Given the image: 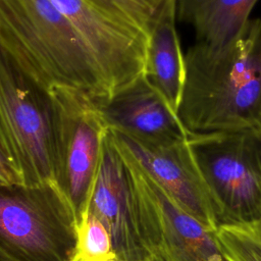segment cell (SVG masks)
Wrapping results in <instances>:
<instances>
[{
    "label": "cell",
    "instance_id": "4fadbf2b",
    "mask_svg": "<svg viewBox=\"0 0 261 261\" xmlns=\"http://www.w3.org/2000/svg\"><path fill=\"white\" fill-rule=\"evenodd\" d=\"M258 0H176V17L194 29L197 41L223 48L236 41Z\"/></svg>",
    "mask_w": 261,
    "mask_h": 261
},
{
    "label": "cell",
    "instance_id": "52a82bcc",
    "mask_svg": "<svg viewBox=\"0 0 261 261\" xmlns=\"http://www.w3.org/2000/svg\"><path fill=\"white\" fill-rule=\"evenodd\" d=\"M51 107L56 180L79 218L99 164L108 127L96 101L63 87L48 92Z\"/></svg>",
    "mask_w": 261,
    "mask_h": 261
},
{
    "label": "cell",
    "instance_id": "5bb4252c",
    "mask_svg": "<svg viewBox=\"0 0 261 261\" xmlns=\"http://www.w3.org/2000/svg\"><path fill=\"white\" fill-rule=\"evenodd\" d=\"M117 255L107 227L86 204L79 215L75 246L69 261H116Z\"/></svg>",
    "mask_w": 261,
    "mask_h": 261
},
{
    "label": "cell",
    "instance_id": "5b68a950",
    "mask_svg": "<svg viewBox=\"0 0 261 261\" xmlns=\"http://www.w3.org/2000/svg\"><path fill=\"white\" fill-rule=\"evenodd\" d=\"M0 147L23 186L57 182L49 97L1 48Z\"/></svg>",
    "mask_w": 261,
    "mask_h": 261
},
{
    "label": "cell",
    "instance_id": "7c38bea8",
    "mask_svg": "<svg viewBox=\"0 0 261 261\" xmlns=\"http://www.w3.org/2000/svg\"><path fill=\"white\" fill-rule=\"evenodd\" d=\"M176 0H166L149 32L144 69L146 79L175 112L185 83V54L176 32Z\"/></svg>",
    "mask_w": 261,
    "mask_h": 261
},
{
    "label": "cell",
    "instance_id": "30bf717a",
    "mask_svg": "<svg viewBox=\"0 0 261 261\" xmlns=\"http://www.w3.org/2000/svg\"><path fill=\"white\" fill-rule=\"evenodd\" d=\"M86 204L109 230L118 260L141 261L150 256L137 226L125 161L109 129Z\"/></svg>",
    "mask_w": 261,
    "mask_h": 261
},
{
    "label": "cell",
    "instance_id": "7a4b0ae2",
    "mask_svg": "<svg viewBox=\"0 0 261 261\" xmlns=\"http://www.w3.org/2000/svg\"><path fill=\"white\" fill-rule=\"evenodd\" d=\"M0 48L46 94L63 87L110 98L95 57L51 0H0Z\"/></svg>",
    "mask_w": 261,
    "mask_h": 261
},
{
    "label": "cell",
    "instance_id": "9c48e42d",
    "mask_svg": "<svg viewBox=\"0 0 261 261\" xmlns=\"http://www.w3.org/2000/svg\"><path fill=\"white\" fill-rule=\"evenodd\" d=\"M124 154L141 166L181 208L212 230L218 228L213 205L188 141L151 146L109 129Z\"/></svg>",
    "mask_w": 261,
    "mask_h": 261
},
{
    "label": "cell",
    "instance_id": "8fae6325",
    "mask_svg": "<svg viewBox=\"0 0 261 261\" xmlns=\"http://www.w3.org/2000/svg\"><path fill=\"white\" fill-rule=\"evenodd\" d=\"M96 103L109 129L143 144L170 146L189 139L176 112L144 73L111 98Z\"/></svg>",
    "mask_w": 261,
    "mask_h": 261
},
{
    "label": "cell",
    "instance_id": "277c9868",
    "mask_svg": "<svg viewBox=\"0 0 261 261\" xmlns=\"http://www.w3.org/2000/svg\"><path fill=\"white\" fill-rule=\"evenodd\" d=\"M218 227L261 221V130L189 134Z\"/></svg>",
    "mask_w": 261,
    "mask_h": 261
},
{
    "label": "cell",
    "instance_id": "8992f818",
    "mask_svg": "<svg viewBox=\"0 0 261 261\" xmlns=\"http://www.w3.org/2000/svg\"><path fill=\"white\" fill-rule=\"evenodd\" d=\"M120 152L127 169L137 226L147 252L163 261H226L215 230L179 208L141 166Z\"/></svg>",
    "mask_w": 261,
    "mask_h": 261
},
{
    "label": "cell",
    "instance_id": "6da1fadb",
    "mask_svg": "<svg viewBox=\"0 0 261 261\" xmlns=\"http://www.w3.org/2000/svg\"><path fill=\"white\" fill-rule=\"evenodd\" d=\"M176 113L189 134L261 130V18L226 47L189 48Z\"/></svg>",
    "mask_w": 261,
    "mask_h": 261
},
{
    "label": "cell",
    "instance_id": "2e32d148",
    "mask_svg": "<svg viewBox=\"0 0 261 261\" xmlns=\"http://www.w3.org/2000/svg\"><path fill=\"white\" fill-rule=\"evenodd\" d=\"M94 6L123 20L149 36L155 18L166 0H87Z\"/></svg>",
    "mask_w": 261,
    "mask_h": 261
},
{
    "label": "cell",
    "instance_id": "e0dca14e",
    "mask_svg": "<svg viewBox=\"0 0 261 261\" xmlns=\"http://www.w3.org/2000/svg\"><path fill=\"white\" fill-rule=\"evenodd\" d=\"M22 185V180L15 171L2 148L0 147V186H14Z\"/></svg>",
    "mask_w": 261,
    "mask_h": 261
},
{
    "label": "cell",
    "instance_id": "ac0fdd59",
    "mask_svg": "<svg viewBox=\"0 0 261 261\" xmlns=\"http://www.w3.org/2000/svg\"><path fill=\"white\" fill-rule=\"evenodd\" d=\"M116 261H120V260H116ZM141 261H163L162 259H160L159 257H157V256H154V255H150L148 258H146V259H144V260H141Z\"/></svg>",
    "mask_w": 261,
    "mask_h": 261
},
{
    "label": "cell",
    "instance_id": "3957f363",
    "mask_svg": "<svg viewBox=\"0 0 261 261\" xmlns=\"http://www.w3.org/2000/svg\"><path fill=\"white\" fill-rule=\"evenodd\" d=\"M76 222L57 182L0 186V261H69Z\"/></svg>",
    "mask_w": 261,
    "mask_h": 261
},
{
    "label": "cell",
    "instance_id": "ba28073f",
    "mask_svg": "<svg viewBox=\"0 0 261 261\" xmlns=\"http://www.w3.org/2000/svg\"><path fill=\"white\" fill-rule=\"evenodd\" d=\"M81 36L107 84L110 98L144 73L148 35L87 0H51Z\"/></svg>",
    "mask_w": 261,
    "mask_h": 261
},
{
    "label": "cell",
    "instance_id": "9a60e30c",
    "mask_svg": "<svg viewBox=\"0 0 261 261\" xmlns=\"http://www.w3.org/2000/svg\"><path fill=\"white\" fill-rule=\"evenodd\" d=\"M215 237L226 261H261V221L221 225Z\"/></svg>",
    "mask_w": 261,
    "mask_h": 261
}]
</instances>
